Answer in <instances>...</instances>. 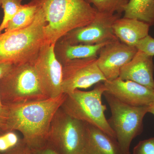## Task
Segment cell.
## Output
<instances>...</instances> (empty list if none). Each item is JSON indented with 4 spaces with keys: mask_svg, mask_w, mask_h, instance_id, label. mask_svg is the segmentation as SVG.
<instances>
[{
    "mask_svg": "<svg viewBox=\"0 0 154 154\" xmlns=\"http://www.w3.org/2000/svg\"><path fill=\"white\" fill-rule=\"evenodd\" d=\"M66 96L4 105L0 129L3 133L19 131L30 148L40 147L47 143L51 122Z\"/></svg>",
    "mask_w": 154,
    "mask_h": 154,
    "instance_id": "6da1fadb",
    "label": "cell"
},
{
    "mask_svg": "<svg viewBox=\"0 0 154 154\" xmlns=\"http://www.w3.org/2000/svg\"><path fill=\"white\" fill-rule=\"evenodd\" d=\"M46 41L55 45L72 30L91 23L98 11L85 0H43Z\"/></svg>",
    "mask_w": 154,
    "mask_h": 154,
    "instance_id": "7a4b0ae2",
    "label": "cell"
},
{
    "mask_svg": "<svg viewBox=\"0 0 154 154\" xmlns=\"http://www.w3.org/2000/svg\"><path fill=\"white\" fill-rule=\"evenodd\" d=\"M46 25L41 5L33 23L28 27L0 34V62L33 63L46 42Z\"/></svg>",
    "mask_w": 154,
    "mask_h": 154,
    "instance_id": "3957f363",
    "label": "cell"
},
{
    "mask_svg": "<svg viewBox=\"0 0 154 154\" xmlns=\"http://www.w3.org/2000/svg\"><path fill=\"white\" fill-rule=\"evenodd\" d=\"M106 90L104 83L101 82L91 91L75 89L66 94L60 108L72 117L96 126L116 139L114 131L105 117L107 107L102 103V96Z\"/></svg>",
    "mask_w": 154,
    "mask_h": 154,
    "instance_id": "277c9868",
    "label": "cell"
},
{
    "mask_svg": "<svg viewBox=\"0 0 154 154\" xmlns=\"http://www.w3.org/2000/svg\"><path fill=\"white\" fill-rule=\"evenodd\" d=\"M0 97L4 105L48 99L42 90L33 63L13 65L0 80Z\"/></svg>",
    "mask_w": 154,
    "mask_h": 154,
    "instance_id": "5b68a950",
    "label": "cell"
},
{
    "mask_svg": "<svg viewBox=\"0 0 154 154\" xmlns=\"http://www.w3.org/2000/svg\"><path fill=\"white\" fill-rule=\"evenodd\" d=\"M110 106L111 116L108 122L124 154H131L130 147L134 139L143 131V119L148 107H134L125 104L105 91L103 93Z\"/></svg>",
    "mask_w": 154,
    "mask_h": 154,
    "instance_id": "8992f818",
    "label": "cell"
},
{
    "mask_svg": "<svg viewBox=\"0 0 154 154\" xmlns=\"http://www.w3.org/2000/svg\"><path fill=\"white\" fill-rule=\"evenodd\" d=\"M86 137L85 122L72 117L60 107L51 122L47 142L60 154H82Z\"/></svg>",
    "mask_w": 154,
    "mask_h": 154,
    "instance_id": "52a82bcc",
    "label": "cell"
},
{
    "mask_svg": "<svg viewBox=\"0 0 154 154\" xmlns=\"http://www.w3.org/2000/svg\"><path fill=\"white\" fill-rule=\"evenodd\" d=\"M54 47V45L45 42L33 63L42 90L48 99H55L64 94L63 66L56 57Z\"/></svg>",
    "mask_w": 154,
    "mask_h": 154,
    "instance_id": "ba28073f",
    "label": "cell"
},
{
    "mask_svg": "<svg viewBox=\"0 0 154 154\" xmlns=\"http://www.w3.org/2000/svg\"><path fill=\"white\" fill-rule=\"evenodd\" d=\"M121 15L98 12L96 18L88 25L70 31L60 38L72 45H96L118 39L113 26Z\"/></svg>",
    "mask_w": 154,
    "mask_h": 154,
    "instance_id": "9c48e42d",
    "label": "cell"
},
{
    "mask_svg": "<svg viewBox=\"0 0 154 154\" xmlns=\"http://www.w3.org/2000/svg\"><path fill=\"white\" fill-rule=\"evenodd\" d=\"M107 81L97 63V57L74 60L63 67L62 90L67 94Z\"/></svg>",
    "mask_w": 154,
    "mask_h": 154,
    "instance_id": "30bf717a",
    "label": "cell"
},
{
    "mask_svg": "<svg viewBox=\"0 0 154 154\" xmlns=\"http://www.w3.org/2000/svg\"><path fill=\"white\" fill-rule=\"evenodd\" d=\"M137 51L118 39L105 45L97 57V63L106 80L119 78L122 68L132 60Z\"/></svg>",
    "mask_w": 154,
    "mask_h": 154,
    "instance_id": "8fae6325",
    "label": "cell"
},
{
    "mask_svg": "<svg viewBox=\"0 0 154 154\" xmlns=\"http://www.w3.org/2000/svg\"><path fill=\"white\" fill-rule=\"evenodd\" d=\"M103 83L106 92L127 105L149 107L154 101V91L133 81L119 77Z\"/></svg>",
    "mask_w": 154,
    "mask_h": 154,
    "instance_id": "7c38bea8",
    "label": "cell"
},
{
    "mask_svg": "<svg viewBox=\"0 0 154 154\" xmlns=\"http://www.w3.org/2000/svg\"><path fill=\"white\" fill-rule=\"evenodd\" d=\"M153 57L138 50L132 60L122 68L119 78L130 80L154 91Z\"/></svg>",
    "mask_w": 154,
    "mask_h": 154,
    "instance_id": "4fadbf2b",
    "label": "cell"
},
{
    "mask_svg": "<svg viewBox=\"0 0 154 154\" xmlns=\"http://www.w3.org/2000/svg\"><path fill=\"white\" fill-rule=\"evenodd\" d=\"M86 130L85 144L82 154H124L116 139L87 123Z\"/></svg>",
    "mask_w": 154,
    "mask_h": 154,
    "instance_id": "5bb4252c",
    "label": "cell"
},
{
    "mask_svg": "<svg viewBox=\"0 0 154 154\" xmlns=\"http://www.w3.org/2000/svg\"><path fill=\"white\" fill-rule=\"evenodd\" d=\"M150 27L142 21L125 17L116 19L113 26L114 34L119 41L135 47L139 42L149 35Z\"/></svg>",
    "mask_w": 154,
    "mask_h": 154,
    "instance_id": "9a60e30c",
    "label": "cell"
},
{
    "mask_svg": "<svg viewBox=\"0 0 154 154\" xmlns=\"http://www.w3.org/2000/svg\"><path fill=\"white\" fill-rule=\"evenodd\" d=\"M111 42L96 45H72L59 39L54 45V51L57 60L63 66L74 60L98 57L101 50Z\"/></svg>",
    "mask_w": 154,
    "mask_h": 154,
    "instance_id": "2e32d148",
    "label": "cell"
},
{
    "mask_svg": "<svg viewBox=\"0 0 154 154\" xmlns=\"http://www.w3.org/2000/svg\"><path fill=\"white\" fill-rule=\"evenodd\" d=\"M125 18L142 21L154 25V0H128L125 8Z\"/></svg>",
    "mask_w": 154,
    "mask_h": 154,
    "instance_id": "e0dca14e",
    "label": "cell"
},
{
    "mask_svg": "<svg viewBox=\"0 0 154 154\" xmlns=\"http://www.w3.org/2000/svg\"><path fill=\"white\" fill-rule=\"evenodd\" d=\"M43 0H32L22 7L8 24L5 32L20 30L31 25L42 5Z\"/></svg>",
    "mask_w": 154,
    "mask_h": 154,
    "instance_id": "ac0fdd59",
    "label": "cell"
},
{
    "mask_svg": "<svg viewBox=\"0 0 154 154\" xmlns=\"http://www.w3.org/2000/svg\"><path fill=\"white\" fill-rule=\"evenodd\" d=\"M100 13L121 15L128 0H85Z\"/></svg>",
    "mask_w": 154,
    "mask_h": 154,
    "instance_id": "d6986e66",
    "label": "cell"
},
{
    "mask_svg": "<svg viewBox=\"0 0 154 154\" xmlns=\"http://www.w3.org/2000/svg\"><path fill=\"white\" fill-rule=\"evenodd\" d=\"M22 0H2L1 7L4 11V15L0 25V34L22 7Z\"/></svg>",
    "mask_w": 154,
    "mask_h": 154,
    "instance_id": "ffe728a7",
    "label": "cell"
},
{
    "mask_svg": "<svg viewBox=\"0 0 154 154\" xmlns=\"http://www.w3.org/2000/svg\"><path fill=\"white\" fill-rule=\"evenodd\" d=\"M15 131H9L0 134V153L4 152L16 146L22 140Z\"/></svg>",
    "mask_w": 154,
    "mask_h": 154,
    "instance_id": "44dd1931",
    "label": "cell"
},
{
    "mask_svg": "<svg viewBox=\"0 0 154 154\" xmlns=\"http://www.w3.org/2000/svg\"><path fill=\"white\" fill-rule=\"evenodd\" d=\"M132 154H154V137L140 141L133 149Z\"/></svg>",
    "mask_w": 154,
    "mask_h": 154,
    "instance_id": "7402d4cb",
    "label": "cell"
},
{
    "mask_svg": "<svg viewBox=\"0 0 154 154\" xmlns=\"http://www.w3.org/2000/svg\"><path fill=\"white\" fill-rule=\"evenodd\" d=\"M136 48L149 55L154 56V38L148 35L140 40L137 44Z\"/></svg>",
    "mask_w": 154,
    "mask_h": 154,
    "instance_id": "603a6c76",
    "label": "cell"
},
{
    "mask_svg": "<svg viewBox=\"0 0 154 154\" xmlns=\"http://www.w3.org/2000/svg\"><path fill=\"white\" fill-rule=\"evenodd\" d=\"M0 154H33L32 149L24 142L23 139L17 146Z\"/></svg>",
    "mask_w": 154,
    "mask_h": 154,
    "instance_id": "cb8c5ba5",
    "label": "cell"
},
{
    "mask_svg": "<svg viewBox=\"0 0 154 154\" xmlns=\"http://www.w3.org/2000/svg\"><path fill=\"white\" fill-rule=\"evenodd\" d=\"M32 150L33 154H60L53 146L47 142L42 146Z\"/></svg>",
    "mask_w": 154,
    "mask_h": 154,
    "instance_id": "d4e9b609",
    "label": "cell"
},
{
    "mask_svg": "<svg viewBox=\"0 0 154 154\" xmlns=\"http://www.w3.org/2000/svg\"><path fill=\"white\" fill-rule=\"evenodd\" d=\"M13 65V63L8 62H0V80L8 74Z\"/></svg>",
    "mask_w": 154,
    "mask_h": 154,
    "instance_id": "484cf974",
    "label": "cell"
},
{
    "mask_svg": "<svg viewBox=\"0 0 154 154\" xmlns=\"http://www.w3.org/2000/svg\"><path fill=\"white\" fill-rule=\"evenodd\" d=\"M5 112L4 105L2 104L1 97H0V120L2 118Z\"/></svg>",
    "mask_w": 154,
    "mask_h": 154,
    "instance_id": "4316f807",
    "label": "cell"
},
{
    "mask_svg": "<svg viewBox=\"0 0 154 154\" xmlns=\"http://www.w3.org/2000/svg\"><path fill=\"white\" fill-rule=\"evenodd\" d=\"M148 113H152L154 115V101L148 107Z\"/></svg>",
    "mask_w": 154,
    "mask_h": 154,
    "instance_id": "83f0119b",
    "label": "cell"
},
{
    "mask_svg": "<svg viewBox=\"0 0 154 154\" xmlns=\"http://www.w3.org/2000/svg\"><path fill=\"white\" fill-rule=\"evenodd\" d=\"M2 0H0V7H1V6H2Z\"/></svg>",
    "mask_w": 154,
    "mask_h": 154,
    "instance_id": "f1b7e54d",
    "label": "cell"
},
{
    "mask_svg": "<svg viewBox=\"0 0 154 154\" xmlns=\"http://www.w3.org/2000/svg\"><path fill=\"white\" fill-rule=\"evenodd\" d=\"M3 133L2 132V131H1V129H0V134H3Z\"/></svg>",
    "mask_w": 154,
    "mask_h": 154,
    "instance_id": "f546056e",
    "label": "cell"
}]
</instances>
